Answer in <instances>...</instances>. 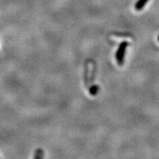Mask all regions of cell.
I'll use <instances>...</instances> for the list:
<instances>
[{"label": "cell", "mask_w": 159, "mask_h": 159, "mask_svg": "<svg viewBox=\"0 0 159 159\" xmlns=\"http://www.w3.org/2000/svg\"><path fill=\"white\" fill-rule=\"evenodd\" d=\"M128 46V43L126 41H123L121 43V44L119 45L118 49H117L116 53V59L117 63L119 65H122L124 63L125 61V52H126L127 47Z\"/></svg>", "instance_id": "obj_1"}, {"label": "cell", "mask_w": 159, "mask_h": 159, "mask_svg": "<svg viewBox=\"0 0 159 159\" xmlns=\"http://www.w3.org/2000/svg\"><path fill=\"white\" fill-rule=\"evenodd\" d=\"M89 91H90L91 94L94 96V95H96L97 94V92H98L99 87L97 86V85H93V86L91 87L90 90Z\"/></svg>", "instance_id": "obj_3"}, {"label": "cell", "mask_w": 159, "mask_h": 159, "mask_svg": "<svg viewBox=\"0 0 159 159\" xmlns=\"http://www.w3.org/2000/svg\"><path fill=\"white\" fill-rule=\"evenodd\" d=\"M158 42H159V35H158Z\"/></svg>", "instance_id": "obj_4"}, {"label": "cell", "mask_w": 159, "mask_h": 159, "mask_svg": "<svg viewBox=\"0 0 159 159\" xmlns=\"http://www.w3.org/2000/svg\"><path fill=\"white\" fill-rule=\"evenodd\" d=\"M149 0H139L137 2L136 5H135V8H136L137 11H141V10L144 8V7L148 3Z\"/></svg>", "instance_id": "obj_2"}]
</instances>
